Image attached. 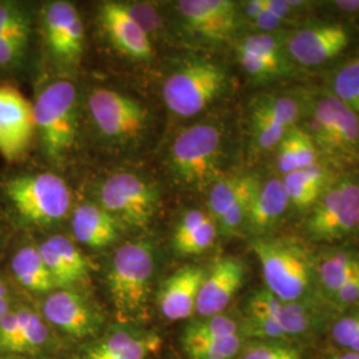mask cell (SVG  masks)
I'll list each match as a JSON object with an SVG mask.
<instances>
[{
	"label": "cell",
	"mask_w": 359,
	"mask_h": 359,
	"mask_svg": "<svg viewBox=\"0 0 359 359\" xmlns=\"http://www.w3.org/2000/svg\"><path fill=\"white\" fill-rule=\"evenodd\" d=\"M332 339L341 351L359 354V311L346 314L334 322Z\"/></svg>",
	"instance_id": "cell-39"
},
{
	"label": "cell",
	"mask_w": 359,
	"mask_h": 359,
	"mask_svg": "<svg viewBox=\"0 0 359 359\" xmlns=\"http://www.w3.org/2000/svg\"><path fill=\"white\" fill-rule=\"evenodd\" d=\"M261 185V181L257 177L253 180L246 188L244 192L238 196V198L233 203V205L226 210V213L216 222L217 231L219 234L225 237H231L244 231L245 221L248 217L250 204L253 201V197L256 194L258 188Z\"/></svg>",
	"instance_id": "cell-33"
},
{
	"label": "cell",
	"mask_w": 359,
	"mask_h": 359,
	"mask_svg": "<svg viewBox=\"0 0 359 359\" xmlns=\"http://www.w3.org/2000/svg\"><path fill=\"white\" fill-rule=\"evenodd\" d=\"M217 225L209 213L203 210L187 212L173 233V249L180 256L201 255L215 244Z\"/></svg>",
	"instance_id": "cell-26"
},
{
	"label": "cell",
	"mask_w": 359,
	"mask_h": 359,
	"mask_svg": "<svg viewBox=\"0 0 359 359\" xmlns=\"http://www.w3.org/2000/svg\"><path fill=\"white\" fill-rule=\"evenodd\" d=\"M252 135L257 148L259 151L274 149L283 142V137L290 129L283 128L274 118L265 114L256 104L250 116Z\"/></svg>",
	"instance_id": "cell-35"
},
{
	"label": "cell",
	"mask_w": 359,
	"mask_h": 359,
	"mask_svg": "<svg viewBox=\"0 0 359 359\" xmlns=\"http://www.w3.org/2000/svg\"><path fill=\"white\" fill-rule=\"evenodd\" d=\"M245 276L246 268L241 258L234 256L218 258L212 269L206 271L197 297L196 313L200 318L222 314L243 287Z\"/></svg>",
	"instance_id": "cell-16"
},
{
	"label": "cell",
	"mask_w": 359,
	"mask_h": 359,
	"mask_svg": "<svg viewBox=\"0 0 359 359\" xmlns=\"http://www.w3.org/2000/svg\"><path fill=\"white\" fill-rule=\"evenodd\" d=\"M262 269L265 289L285 302L313 299L316 255L293 237H256L252 241Z\"/></svg>",
	"instance_id": "cell-1"
},
{
	"label": "cell",
	"mask_w": 359,
	"mask_h": 359,
	"mask_svg": "<svg viewBox=\"0 0 359 359\" xmlns=\"http://www.w3.org/2000/svg\"><path fill=\"white\" fill-rule=\"evenodd\" d=\"M335 309L359 306V273L344 283L334 294L326 299Z\"/></svg>",
	"instance_id": "cell-43"
},
{
	"label": "cell",
	"mask_w": 359,
	"mask_h": 359,
	"mask_svg": "<svg viewBox=\"0 0 359 359\" xmlns=\"http://www.w3.org/2000/svg\"><path fill=\"white\" fill-rule=\"evenodd\" d=\"M236 55L245 74L253 80L266 81L286 75L292 65L289 59H273L236 47Z\"/></svg>",
	"instance_id": "cell-32"
},
{
	"label": "cell",
	"mask_w": 359,
	"mask_h": 359,
	"mask_svg": "<svg viewBox=\"0 0 359 359\" xmlns=\"http://www.w3.org/2000/svg\"><path fill=\"white\" fill-rule=\"evenodd\" d=\"M154 265V249L147 243H129L116 250L107 286L118 321H140L147 316Z\"/></svg>",
	"instance_id": "cell-3"
},
{
	"label": "cell",
	"mask_w": 359,
	"mask_h": 359,
	"mask_svg": "<svg viewBox=\"0 0 359 359\" xmlns=\"http://www.w3.org/2000/svg\"><path fill=\"white\" fill-rule=\"evenodd\" d=\"M99 205L118 222L144 228L160 208V193L154 184L133 173H116L102 184Z\"/></svg>",
	"instance_id": "cell-10"
},
{
	"label": "cell",
	"mask_w": 359,
	"mask_h": 359,
	"mask_svg": "<svg viewBox=\"0 0 359 359\" xmlns=\"http://www.w3.org/2000/svg\"><path fill=\"white\" fill-rule=\"evenodd\" d=\"M332 95L359 117V60L342 65L332 80Z\"/></svg>",
	"instance_id": "cell-34"
},
{
	"label": "cell",
	"mask_w": 359,
	"mask_h": 359,
	"mask_svg": "<svg viewBox=\"0 0 359 359\" xmlns=\"http://www.w3.org/2000/svg\"><path fill=\"white\" fill-rule=\"evenodd\" d=\"M327 359H359V354L357 353H348V351H338L334 353Z\"/></svg>",
	"instance_id": "cell-46"
},
{
	"label": "cell",
	"mask_w": 359,
	"mask_h": 359,
	"mask_svg": "<svg viewBox=\"0 0 359 359\" xmlns=\"http://www.w3.org/2000/svg\"><path fill=\"white\" fill-rule=\"evenodd\" d=\"M224 132L215 124H194L184 128L170 144L168 167L185 188L203 191L222 179Z\"/></svg>",
	"instance_id": "cell-4"
},
{
	"label": "cell",
	"mask_w": 359,
	"mask_h": 359,
	"mask_svg": "<svg viewBox=\"0 0 359 359\" xmlns=\"http://www.w3.org/2000/svg\"><path fill=\"white\" fill-rule=\"evenodd\" d=\"M283 187L290 205L313 208L329 187V173L320 164L285 175Z\"/></svg>",
	"instance_id": "cell-27"
},
{
	"label": "cell",
	"mask_w": 359,
	"mask_h": 359,
	"mask_svg": "<svg viewBox=\"0 0 359 359\" xmlns=\"http://www.w3.org/2000/svg\"><path fill=\"white\" fill-rule=\"evenodd\" d=\"M359 273V252L333 248L316 255L317 287L323 299L334 294L344 283Z\"/></svg>",
	"instance_id": "cell-24"
},
{
	"label": "cell",
	"mask_w": 359,
	"mask_h": 359,
	"mask_svg": "<svg viewBox=\"0 0 359 359\" xmlns=\"http://www.w3.org/2000/svg\"><path fill=\"white\" fill-rule=\"evenodd\" d=\"M245 334L184 347L189 359H236L245 345Z\"/></svg>",
	"instance_id": "cell-38"
},
{
	"label": "cell",
	"mask_w": 359,
	"mask_h": 359,
	"mask_svg": "<svg viewBox=\"0 0 359 359\" xmlns=\"http://www.w3.org/2000/svg\"><path fill=\"white\" fill-rule=\"evenodd\" d=\"M13 32H31V18L23 6L0 1V35Z\"/></svg>",
	"instance_id": "cell-40"
},
{
	"label": "cell",
	"mask_w": 359,
	"mask_h": 359,
	"mask_svg": "<svg viewBox=\"0 0 359 359\" xmlns=\"http://www.w3.org/2000/svg\"><path fill=\"white\" fill-rule=\"evenodd\" d=\"M38 248L59 289L71 290V287L88 281L90 261L69 238L52 236Z\"/></svg>",
	"instance_id": "cell-21"
},
{
	"label": "cell",
	"mask_w": 359,
	"mask_h": 359,
	"mask_svg": "<svg viewBox=\"0 0 359 359\" xmlns=\"http://www.w3.org/2000/svg\"><path fill=\"white\" fill-rule=\"evenodd\" d=\"M34 104L8 84H0V154L18 160L26 154L35 133Z\"/></svg>",
	"instance_id": "cell-13"
},
{
	"label": "cell",
	"mask_w": 359,
	"mask_h": 359,
	"mask_svg": "<svg viewBox=\"0 0 359 359\" xmlns=\"http://www.w3.org/2000/svg\"><path fill=\"white\" fill-rule=\"evenodd\" d=\"M205 269L187 265L169 276L158 293V308L169 321L187 320L196 313L197 297L205 278Z\"/></svg>",
	"instance_id": "cell-20"
},
{
	"label": "cell",
	"mask_w": 359,
	"mask_h": 359,
	"mask_svg": "<svg viewBox=\"0 0 359 359\" xmlns=\"http://www.w3.org/2000/svg\"><path fill=\"white\" fill-rule=\"evenodd\" d=\"M226 86L228 75L222 65L196 59L184 63L167 77L163 99L172 114L192 117L218 99Z\"/></svg>",
	"instance_id": "cell-6"
},
{
	"label": "cell",
	"mask_w": 359,
	"mask_h": 359,
	"mask_svg": "<svg viewBox=\"0 0 359 359\" xmlns=\"http://www.w3.org/2000/svg\"><path fill=\"white\" fill-rule=\"evenodd\" d=\"M240 334H245L244 323L222 313L191 323L182 334V347L213 342Z\"/></svg>",
	"instance_id": "cell-30"
},
{
	"label": "cell",
	"mask_w": 359,
	"mask_h": 359,
	"mask_svg": "<svg viewBox=\"0 0 359 359\" xmlns=\"http://www.w3.org/2000/svg\"><path fill=\"white\" fill-rule=\"evenodd\" d=\"M72 231L80 244L103 249L118 237V221L96 204L77 206L72 216Z\"/></svg>",
	"instance_id": "cell-23"
},
{
	"label": "cell",
	"mask_w": 359,
	"mask_h": 359,
	"mask_svg": "<svg viewBox=\"0 0 359 359\" xmlns=\"http://www.w3.org/2000/svg\"><path fill=\"white\" fill-rule=\"evenodd\" d=\"M322 311L317 299L285 302L266 289L253 292L246 302L245 335L255 339L298 344L317 333Z\"/></svg>",
	"instance_id": "cell-2"
},
{
	"label": "cell",
	"mask_w": 359,
	"mask_h": 359,
	"mask_svg": "<svg viewBox=\"0 0 359 359\" xmlns=\"http://www.w3.org/2000/svg\"><path fill=\"white\" fill-rule=\"evenodd\" d=\"M314 243L332 244L359 233V182L341 180L322 193L305 222Z\"/></svg>",
	"instance_id": "cell-9"
},
{
	"label": "cell",
	"mask_w": 359,
	"mask_h": 359,
	"mask_svg": "<svg viewBox=\"0 0 359 359\" xmlns=\"http://www.w3.org/2000/svg\"><path fill=\"white\" fill-rule=\"evenodd\" d=\"M6 193L26 222L48 226L62 221L71 208V191L53 173L22 175L6 182Z\"/></svg>",
	"instance_id": "cell-8"
},
{
	"label": "cell",
	"mask_w": 359,
	"mask_h": 359,
	"mask_svg": "<svg viewBox=\"0 0 359 359\" xmlns=\"http://www.w3.org/2000/svg\"><path fill=\"white\" fill-rule=\"evenodd\" d=\"M31 32L0 35V68H11L26 55Z\"/></svg>",
	"instance_id": "cell-41"
},
{
	"label": "cell",
	"mask_w": 359,
	"mask_h": 359,
	"mask_svg": "<svg viewBox=\"0 0 359 359\" xmlns=\"http://www.w3.org/2000/svg\"><path fill=\"white\" fill-rule=\"evenodd\" d=\"M289 205L290 201L283 180L271 179L261 184L250 204L244 231L255 238L269 236V231L281 221Z\"/></svg>",
	"instance_id": "cell-22"
},
{
	"label": "cell",
	"mask_w": 359,
	"mask_h": 359,
	"mask_svg": "<svg viewBox=\"0 0 359 359\" xmlns=\"http://www.w3.org/2000/svg\"><path fill=\"white\" fill-rule=\"evenodd\" d=\"M99 22L105 36L121 55L136 62H147L154 56L152 40L133 20L123 3L100 4Z\"/></svg>",
	"instance_id": "cell-17"
},
{
	"label": "cell",
	"mask_w": 359,
	"mask_h": 359,
	"mask_svg": "<svg viewBox=\"0 0 359 359\" xmlns=\"http://www.w3.org/2000/svg\"><path fill=\"white\" fill-rule=\"evenodd\" d=\"M277 164L285 175L320 164V152L306 129H290L277 147Z\"/></svg>",
	"instance_id": "cell-28"
},
{
	"label": "cell",
	"mask_w": 359,
	"mask_h": 359,
	"mask_svg": "<svg viewBox=\"0 0 359 359\" xmlns=\"http://www.w3.org/2000/svg\"><path fill=\"white\" fill-rule=\"evenodd\" d=\"M44 320L75 338H86L97 329V317L90 304L74 290L52 292L43 304Z\"/></svg>",
	"instance_id": "cell-19"
},
{
	"label": "cell",
	"mask_w": 359,
	"mask_h": 359,
	"mask_svg": "<svg viewBox=\"0 0 359 359\" xmlns=\"http://www.w3.org/2000/svg\"><path fill=\"white\" fill-rule=\"evenodd\" d=\"M256 105L286 129L297 127L302 115L301 104L289 95L264 96L257 100Z\"/></svg>",
	"instance_id": "cell-37"
},
{
	"label": "cell",
	"mask_w": 359,
	"mask_h": 359,
	"mask_svg": "<svg viewBox=\"0 0 359 359\" xmlns=\"http://www.w3.org/2000/svg\"><path fill=\"white\" fill-rule=\"evenodd\" d=\"M176 8L193 35L212 43H221L236 32L240 13L231 0H181Z\"/></svg>",
	"instance_id": "cell-14"
},
{
	"label": "cell",
	"mask_w": 359,
	"mask_h": 359,
	"mask_svg": "<svg viewBox=\"0 0 359 359\" xmlns=\"http://www.w3.org/2000/svg\"><path fill=\"white\" fill-rule=\"evenodd\" d=\"M237 359H306L298 344L255 339L245 342Z\"/></svg>",
	"instance_id": "cell-36"
},
{
	"label": "cell",
	"mask_w": 359,
	"mask_h": 359,
	"mask_svg": "<svg viewBox=\"0 0 359 359\" xmlns=\"http://www.w3.org/2000/svg\"><path fill=\"white\" fill-rule=\"evenodd\" d=\"M161 347L154 333L117 332L90 347L84 359H147Z\"/></svg>",
	"instance_id": "cell-25"
},
{
	"label": "cell",
	"mask_w": 359,
	"mask_h": 359,
	"mask_svg": "<svg viewBox=\"0 0 359 359\" xmlns=\"http://www.w3.org/2000/svg\"><path fill=\"white\" fill-rule=\"evenodd\" d=\"M129 15L142 31L152 39L163 29V19L156 8L147 3H123Z\"/></svg>",
	"instance_id": "cell-42"
},
{
	"label": "cell",
	"mask_w": 359,
	"mask_h": 359,
	"mask_svg": "<svg viewBox=\"0 0 359 359\" xmlns=\"http://www.w3.org/2000/svg\"><path fill=\"white\" fill-rule=\"evenodd\" d=\"M50 329L31 309H15L0 320V350L15 354H35L47 346Z\"/></svg>",
	"instance_id": "cell-18"
},
{
	"label": "cell",
	"mask_w": 359,
	"mask_h": 359,
	"mask_svg": "<svg viewBox=\"0 0 359 359\" xmlns=\"http://www.w3.org/2000/svg\"><path fill=\"white\" fill-rule=\"evenodd\" d=\"M13 276L23 287L36 293L52 292L56 285L36 246H25L11 261Z\"/></svg>",
	"instance_id": "cell-29"
},
{
	"label": "cell",
	"mask_w": 359,
	"mask_h": 359,
	"mask_svg": "<svg viewBox=\"0 0 359 359\" xmlns=\"http://www.w3.org/2000/svg\"><path fill=\"white\" fill-rule=\"evenodd\" d=\"M255 179L256 176L253 175L222 177L210 187L208 206L209 215L215 219V222H217L226 213L238 196L244 192L245 188Z\"/></svg>",
	"instance_id": "cell-31"
},
{
	"label": "cell",
	"mask_w": 359,
	"mask_h": 359,
	"mask_svg": "<svg viewBox=\"0 0 359 359\" xmlns=\"http://www.w3.org/2000/svg\"><path fill=\"white\" fill-rule=\"evenodd\" d=\"M306 132L320 156L335 164L358 161L359 117L332 93L313 105Z\"/></svg>",
	"instance_id": "cell-7"
},
{
	"label": "cell",
	"mask_w": 359,
	"mask_h": 359,
	"mask_svg": "<svg viewBox=\"0 0 359 359\" xmlns=\"http://www.w3.org/2000/svg\"><path fill=\"white\" fill-rule=\"evenodd\" d=\"M87 107L99 133L112 142L136 140L149 124L148 109L137 100L115 90H92Z\"/></svg>",
	"instance_id": "cell-11"
},
{
	"label": "cell",
	"mask_w": 359,
	"mask_h": 359,
	"mask_svg": "<svg viewBox=\"0 0 359 359\" xmlns=\"http://www.w3.org/2000/svg\"><path fill=\"white\" fill-rule=\"evenodd\" d=\"M350 43L347 28L339 23L306 27L289 35L286 52L295 63L305 67L321 65L346 50Z\"/></svg>",
	"instance_id": "cell-15"
},
{
	"label": "cell",
	"mask_w": 359,
	"mask_h": 359,
	"mask_svg": "<svg viewBox=\"0 0 359 359\" xmlns=\"http://www.w3.org/2000/svg\"><path fill=\"white\" fill-rule=\"evenodd\" d=\"M43 31L55 60L63 65H76L86 41L84 25L76 7L65 0L48 3L43 11Z\"/></svg>",
	"instance_id": "cell-12"
},
{
	"label": "cell",
	"mask_w": 359,
	"mask_h": 359,
	"mask_svg": "<svg viewBox=\"0 0 359 359\" xmlns=\"http://www.w3.org/2000/svg\"><path fill=\"white\" fill-rule=\"evenodd\" d=\"M10 310V294L6 283L0 278V320L8 313Z\"/></svg>",
	"instance_id": "cell-44"
},
{
	"label": "cell",
	"mask_w": 359,
	"mask_h": 359,
	"mask_svg": "<svg viewBox=\"0 0 359 359\" xmlns=\"http://www.w3.org/2000/svg\"><path fill=\"white\" fill-rule=\"evenodd\" d=\"M34 117L44 154L60 161L76 142V87L67 80L48 84L34 104Z\"/></svg>",
	"instance_id": "cell-5"
},
{
	"label": "cell",
	"mask_w": 359,
	"mask_h": 359,
	"mask_svg": "<svg viewBox=\"0 0 359 359\" xmlns=\"http://www.w3.org/2000/svg\"><path fill=\"white\" fill-rule=\"evenodd\" d=\"M333 4H335L337 8L344 10L347 13H353V11L359 10V1H334Z\"/></svg>",
	"instance_id": "cell-45"
}]
</instances>
